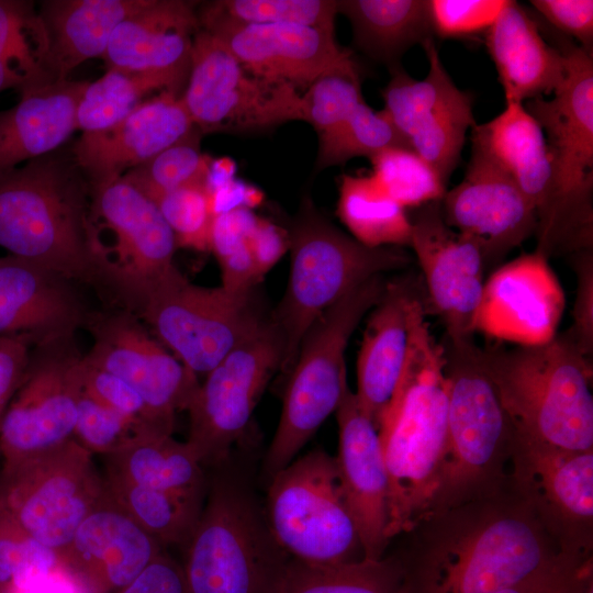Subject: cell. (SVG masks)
<instances>
[{
    "label": "cell",
    "mask_w": 593,
    "mask_h": 593,
    "mask_svg": "<svg viewBox=\"0 0 593 593\" xmlns=\"http://www.w3.org/2000/svg\"><path fill=\"white\" fill-rule=\"evenodd\" d=\"M79 171L76 164L45 155L1 177L0 247L101 291L90 187Z\"/></svg>",
    "instance_id": "3957f363"
},
{
    "label": "cell",
    "mask_w": 593,
    "mask_h": 593,
    "mask_svg": "<svg viewBox=\"0 0 593 593\" xmlns=\"http://www.w3.org/2000/svg\"><path fill=\"white\" fill-rule=\"evenodd\" d=\"M566 75L550 99L524 104L547 144L553 195L546 222L536 231L537 247L549 259L592 249L593 243V55L558 38Z\"/></svg>",
    "instance_id": "5b68a950"
},
{
    "label": "cell",
    "mask_w": 593,
    "mask_h": 593,
    "mask_svg": "<svg viewBox=\"0 0 593 593\" xmlns=\"http://www.w3.org/2000/svg\"><path fill=\"white\" fill-rule=\"evenodd\" d=\"M288 244L289 282L269 318L282 339L283 374L292 370L304 335L324 311L370 278L411 262L402 247L363 246L331 224L309 200L288 232Z\"/></svg>",
    "instance_id": "52a82bcc"
},
{
    "label": "cell",
    "mask_w": 593,
    "mask_h": 593,
    "mask_svg": "<svg viewBox=\"0 0 593 593\" xmlns=\"http://www.w3.org/2000/svg\"><path fill=\"white\" fill-rule=\"evenodd\" d=\"M200 135L195 131L122 178L153 201L186 186L209 183L211 161L200 149Z\"/></svg>",
    "instance_id": "7bdbcfd3"
},
{
    "label": "cell",
    "mask_w": 593,
    "mask_h": 593,
    "mask_svg": "<svg viewBox=\"0 0 593 593\" xmlns=\"http://www.w3.org/2000/svg\"><path fill=\"white\" fill-rule=\"evenodd\" d=\"M410 220V247L423 273L427 312L439 317L446 338H472L485 282L480 247L447 225L440 201L417 208Z\"/></svg>",
    "instance_id": "ffe728a7"
},
{
    "label": "cell",
    "mask_w": 593,
    "mask_h": 593,
    "mask_svg": "<svg viewBox=\"0 0 593 593\" xmlns=\"http://www.w3.org/2000/svg\"><path fill=\"white\" fill-rule=\"evenodd\" d=\"M424 296L413 279L393 280L370 310L357 358L355 394L377 429L406 362L413 310Z\"/></svg>",
    "instance_id": "83f0119b"
},
{
    "label": "cell",
    "mask_w": 593,
    "mask_h": 593,
    "mask_svg": "<svg viewBox=\"0 0 593 593\" xmlns=\"http://www.w3.org/2000/svg\"><path fill=\"white\" fill-rule=\"evenodd\" d=\"M86 328L93 338L86 361L122 379L174 426L176 414L189 407L200 384L198 376L127 310L91 313Z\"/></svg>",
    "instance_id": "d6986e66"
},
{
    "label": "cell",
    "mask_w": 593,
    "mask_h": 593,
    "mask_svg": "<svg viewBox=\"0 0 593 593\" xmlns=\"http://www.w3.org/2000/svg\"><path fill=\"white\" fill-rule=\"evenodd\" d=\"M149 0H54L40 15L48 35L46 67L53 80L67 79L81 63L103 57L116 26Z\"/></svg>",
    "instance_id": "d6a6232c"
},
{
    "label": "cell",
    "mask_w": 593,
    "mask_h": 593,
    "mask_svg": "<svg viewBox=\"0 0 593 593\" xmlns=\"http://www.w3.org/2000/svg\"><path fill=\"white\" fill-rule=\"evenodd\" d=\"M74 337L32 347L30 361L0 423L2 463L43 454L74 439L82 392L83 354Z\"/></svg>",
    "instance_id": "9a60e30c"
},
{
    "label": "cell",
    "mask_w": 593,
    "mask_h": 593,
    "mask_svg": "<svg viewBox=\"0 0 593 593\" xmlns=\"http://www.w3.org/2000/svg\"><path fill=\"white\" fill-rule=\"evenodd\" d=\"M111 497L161 546L183 547L203 507L204 493H176L148 489L104 474Z\"/></svg>",
    "instance_id": "8d00e7d4"
},
{
    "label": "cell",
    "mask_w": 593,
    "mask_h": 593,
    "mask_svg": "<svg viewBox=\"0 0 593 593\" xmlns=\"http://www.w3.org/2000/svg\"><path fill=\"white\" fill-rule=\"evenodd\" d=\"M508 0H429L434 33L463 38L485 33Z\"/></svg>",
    "instance_id": "f907efd6"
},
{
    "label": "cell",
    "mask_w": 593,
    "mask_h": 593,
    "mask_svg": "<svg viewBox=\"0 0 593 593\" xmlns=\"http://www.w3.org/2000/svg\"><path fill=\"white\" fill-rule=\"evenodd\" d=\"M395 147L410 148L388 115L362 100L346 120L318 137L315 170L344 165L355 157L371 159Z\"/></svg>",
    "instance_id": "ab89813d"
},
{
    "label": "cell",
    "mask_w": 593,
    "mask_h": 593,
    "mask_svg": "<svg viewBox=\"0 0 593 593\" xmlns=\"http://www.w3.org/2000/svg\"><path fill=\"white\" fill-rule=\"evenodd\" d=\"M514 429L567 450H593L592 362L566 334L537 346L480 347Z\"/></svg>",
    "instance_id": "277c9868"
},
{
    "label": "cell",
    "mask_w": 593,
    "mask_h": 593,
    "mask_svg": "<svg viewBox=\"0 0 593 593\" xmlns=\"http://www.w3.org/2000/svg\"><path fill=\"white\" fill-rule=\"evenodd\" d=\"M135 315L197 376H205L269 321L262 316L253 290L197 286L178 269L149 294Z\"/></svg>",
    "instance_id": "7c38bea8"
},
{
    "label": "cell",
    "mask_w": 593,
    "mask_h": 593,
    "mask_svg": "<svg viewBox=\"0 0 593 593\" xmlns=\"http://www.w3.org/2000/svg\"><path fill=\"white\" fill-rule=\"evenodd\" d=\"M198 131L180 97L170 91L143 101L115 125L82 133L75 164L90 187L112 182Z\"/></svg>",
    "instance_id": "d4e9b609"
},
{
    "label": "cell",
    "mask_w": 593,
    "mask_h": 593,
    "mask_svg": "<svg viewBox=\"0 0 593 593\" xmlns=\"http://www.w3.org/2000/svg\"><path fill=\"white\" fill-rule=\"evenodd\" d=\"M370 160L374 182L404 209L440 201L447 191L437 172L410 148H390Z\"/></svg>",
    "instance_id": "ee69618b"
},
{
    "label": "cell",
    "mask_w": 593,
    "mask_h": 593,
    "mask_svg": "<svg viewBox=\"0 0 593 593\" xmlns=\"http://www.w3.org/2000/svg\"><path fill=\"white\" fill-rule=\"evenodd\" d=\"M15 593H89L61 564L29 580Z\"/></svg>",
    "instance_id": "91938a15"
},
{
    "label": "cell",
    "mask_w": 593,
    "mask_h": 593,
    "mask_svg": "<svg viewBox=\"0 0 593 593\" xmlns=\"http://www.w3.org/2000/svg\"><path fill=\"white\" fill-rule=\"evenodd\" d=\"M87 82L64 79L20 90V101L0 112V178L69 138Z\"/></svg>",
    "instance_id": "4dcf8cb0"
},
{
    "label": "cell",
    "mask_w": 593,
    "mask_h": 593,
    "mask_svg": "<svg viewBox=\"0 0 593 593\" xmlns=\"http://www.w3.org/2000/svg\"><path fill=\"white\" fill-rule=\"evenodd\" d=\"M564 309L563 289L548 258L522 255L484 282L474 333L517 346H537L557 335Z\"/></svg>",
    "instance_id": "603a6c76"
},
{
    "label": "cell",
    "mask_w": 593,
    "mask_h": 593,
    "mask_svg": "<svg viewBox=\"0 0 593 593\" xmlns=\"http://www.w3.org/2000/svg\"><path fill=\"white\" fill-rule=\"evenodd\" d=\"M338 1L221 0L198 11L199 19L243 24H300L335 31Z\"/></svg>",
    "instance_id": "60d3db41"
},
{
    "label": "cell",
    "mask_w": 593,
    "mask_h": 593,
    "mask_svg": "<svg viewBox=\"0 0 593 593\" xmlns=\"http://www.w3.org/2000/svg\"><path fill=\"white\" fill-rule=\"evenodd\" d=\"M428 61L417 80L402 67L391 71L382 91V111L406 141L447 182L459 164L466 136L474 121L472 97L459 89L447 72L434 38L422 44Z\"/></svg>",
    "instance_id": "ac0fdd59"
},
{
    "label": "cell",
    "mask_w": 593,
    "mask_h": 593,
    "mask_svg": "<svg viewBox=\"0 0 593 593\" xmlns=\"http://www.w3.org/2000/svg\"><path fill=\"white\" fill-rule=\"evenodd\" d=\"M592 557L563 552L548 567L496 593H575L593 574Z\"/></svg>",
    "instance_id": "816d5d0a"
},
{
    "label": "cell",
    "mask_w": 593,
    "mask_h": 593,
    "mask_svg": "<svg viewBox=\"0 0 593 593\" xmlns=\"http://www.w3.org/2000/svg\"><path fill=\"white\" fill-rule=\"evenodd\" d=\"M283 355L281 336L270 320L227 354L199 384L188 407L187 443L203 467L226 460Z\"/></svg>",
    "instance_id": "2e32d148"
},
{
    "label": "cell",
    "mask_w": 593,
    "mask_h": 593,
    "mask_svg": "<svg viewBox=\"0 0 593 593\" xmlns=\"http://www.w3.org/2000/svg\"><path fill=\"white\" fill-rule=\"evenodd\" d=\"M440 210L448 226L478 244L485 268L536 232L529 200L506 172L474 148L462 180L446 191Z\"/></svg>",
    "instance_id": "44dd1931"
},
{
    "label": "cell",
    "mask_w": 593,
    "mask_h": 593,
    "mask_svg": "<svg viewBox=\"0 0 593 593\" xmlns=\"http://www.w3.org/2000/svg\"><path fill=\"white\" fill-rule=\"evenodd\" d=\"M257 219L249 208L243 205L216 213L211 227L210 251L219 260L248 246Z\"/></svg>",
    "instance_id": "11a10c76"
},
{
    "label": "cell",
    "mask_w": 593,
    "mask_h": 593,
    "mask_svg": "<svg viewBox=\"0 0 593 593\" xmlns=\"http://www.w3.org/2000/svg\"><path fill=\"white\" fill-rule=\"evenodd\" d=\"M27 86H32V83L21 69L10 59L0 55V92L10 88L22 90Z\"/></svg>",
    "instance_id": "94428289"
},
{
    "label": "cell",
    "mask_w": 593,
    "mask_h": 593,
    "mask_svg": "<svg viewBox=\"0 0 593 593\" xmlns=\"http://www.w3.org/2000/svg\"><path fill=\"white\" fill-rule=\"evenodd\" d=\"M48 35L31 2L0 0V55L14 63L32 86L52 79L46 59Z\"/></svg>",
    "instance_id": "b9f144b4"
},
{
    "label": "cell",
    "mask_w": 593,
    "mask_h": 593,
    "mask_svg": "<svg viewBox=\"0 0 593 593\" xmlns=\"http://www.w3.org/2000/svg\"><path fill=\"white\" fill-rule=\"evenodd\" d=\"M573 269L577 275V294L572 310V325L566 332L580 351L589 359L593 351V256L592 249L575 253Z\"/></svg>",
    "instance_id": "db71d44e"
},
{
    "label": "cell",
    "mask_w": 593,
    "mask_h": 593,
    "mask_svg": "<svg viewBox=\"0 0 593 593\" xmlns=\"http://www.w3.org/2000/svg\"><path fill=\"white\" fill-rule=\"evenodd\" d=\"M59 564L58 555L30 536L0 504V593H15Z\"/></svg>",
    "instance_id": "bcb514c9"
},
{
    "label": "cell",
    "mask_w": 593,
    "mask_h": 593,
    "mask_svg": "<svg viewBox=\"0 0 593 593\" xmlns=\"http://www.w3.org/2000/svg\"><path fill=\"white\" fill-rule=\"evenodd\" d=\"M575 593H593V574L583 581Z\"/></svg>",
    "instance_id": "6125c7cd"
},
{
    "label": "cell",
    "mask_w": 593,
    "mask_h": 593,
    "mask_svg": "<svg viewBox=\"0 0 593 593\" xmlns=\"http://www.w3.org/2000/svg\"><path fill=\"white\" fill-rule=\"evenodd\" d=\"M337 11L349 20L356 47L390 72L410 48L435 35L429 0H340Z\"/></svg>",
    "instance_id": "836d02e7"
},
{
    "label": "cell",
    "mask_w": 593,
    "mask_h": 593,
    "mask_svg": "<svg viewBox=\"0 0 593 593\" xmlns=\"http://www.w3.org/2000/svg\"><path fill=\"white\" fill-rule=\"evenodd\" d=\"M337 215L357 242L370 248L411 245L405 209L381 191L370 175L340 177Z\"/></svg>",
    "instance_id": "d590c367"
},
{
    "label": "cell",
    "mask_w": 593,
    "mask_h": 593,
    "mask_svg": "<svg viewBox=\"0 0 593 593\" xmlns=\"http://www.w3.org/2000/svg\"><path fill=\"white\" fill-rule=\"evenodd\" d=\"M104 491L92 454L75 439L0 469V504L59 555Z\"/></svg>",
    "instance_id": "4fadbf2b"
},
{
    "label": "cell",
    "mask_w": 593,
    "mask_h": 593,
    "mask_svg": "<svg viewBox=\"0 0 593 593\" xmlns=\"http://www.w3.org/2000/svg\"><path fill=\"white\" fill-rule=\"evenodd\" d=\"M343 491L355 522L363 559L384 557L389 544V480L373 422L348 389L336 410Z\"/></svg>",
    "instance_id": "484cf974"
},
{
    "label": "cell",
    "mask_w": 593,
    "mask_h": 593,
    "mask_svg": "<svg viewBox=\"0 0 593 593\" xmlns=\"http://www.w3.org/2000/svg\"><path fill=\"white\" fill-rule=\"evenodd\" d=\"M171 228L178 247L210 251L213 217L209 183L186 186L154 201Z\"/></svg>",
    "instance_id": "7dc6e473"
},
{
    "label": "cell",
    "mask_w": 593,
    "mask_h": 593,
    "mask_svg": "<svg viewBox=\"0 0 593 593\" xmlns=\"http://www.w3.org/2000/svg\"><path fill=\"white\" fill-rule=\"evenodd\" d=\"M82 390L153 435H172L174 426L158 417L122 379L88 363L83 355Z\"/></svg>",
    "instance_id": "681fc988"
},
{
    "label": "cell",
    "mask_w": 593,
    "mask_h": 593,
    "mask_svg": "<svg viewBox=\"0 0 593 593\" xmlns=\"http://www.w3.org/2000/svg\"><path fill=\"white\" fill-rule=\"evenodd\" d=\"M90 217L101 292L137 314L177 270L175 235L157 204L122 177L90 187Z\"/></svg>",
    "instance_id": "9c48e42d"
},
{
    "label": "cell",
    "mask_w": 593,
    "mask_h": 593,
    "mask_svg": "<svg viewBox=\"0 0 593 593\" xmlns=\"http://www.w3.org/2000/svg\"><path fill=\"white\" fill-rule=\"evenodd\" d=\"M471 148L513 179L534 206L537 231L551 210L552 168L545 134L524 103L506 101L499 115L475 124L471 128Z\"/></svg>",
    "instance_id": "1f68e13d"
},
{
    "label": "cell",
    "mask_w": 593,
    "mask_h": 593,
    "mask_svg": "<svg viewBox=\"0 0 593 593\" xmlns=\"http://www.w3.org/2000/svg\"><path fill=\"white\" fill-rule=\"evenodd\" d=\"M195 8L191 1L149 0L113 31L102 57L108 68L188 79L193 35L200 27Z\"/></svg>",
    "instance_id": "f1b7e54d"
},
{
    "label": "cell",
    "mask_w": 593,
    "mask_h": 593,
    "mask_svg": "<svg viewBox=\"0 0 593 593\" xmlns=\"http://www.w3.org/2000/svg\"><path fill=\"white\" fill-rule=\"evenodd\" d=\"M187 79L164 71L108 68L98 80L87 82L76 114L77 130L96 133L131 114L153 91H177Z\"/></svg>",
    "instance_id": "74e56055"
},
{
    "label": "cell",
    "mask_w": 593,
    "mask_h": 593,
    "mask_svg": "<svg viewBox=\"0 0 593 593\" xmlns=\"http://www.w3.org/2000/svg\"><path fill=\"white\" fill-rule=\"evenodd\" d=\"M164 550L104 486L58 558L89 593H118Z\"/></svg>",
    "instance_id": "cb8c5ba5"
},
{
    "label": "cell",
    "mask_w": 593,
    "mask_h": 593,
    "mask_svg": "<svg viewBox=\"0 0 593 593\" xmlns=\"http://www.w3.org/2000/svg\"><path fill=\"white\" fill-rule=\"evenodd\" d=\"M118 593H188L181 563L165 550Z\"/></svg>",
    "instance_id": "9f6ffc18"
},
{
    "label": "cell",
    "mask_w": 593,
    "mask_h": 593,
    "mask_svg": "<svg viewBox=\"0 0 593 593\" xmlns=\"http://www.w3.org/2000/svg\"><path fill=\"white\" fill-rule=\"evenodd\" d=\"M74 282L34 262L0 257V336L33 346L74 337L91 315Z\"/></svg>",
    "instance_id": "4316f807"
},
{
    "label": "cell",
    "mask_w": 593,
    "mask_h": 593,
    "mask_svg": "<svg viewBox=\"0 0 593 593\" xmlns=\"http://www.w3.org/2000/svg\"><path fill=\"white\" fill-rule=\"evenodd\" d=\"M153 435L100 403L83 390L78 400L74 439L93 454H114L134 441Z\"/></svg>",
    "instance_id": "c3c4849f"
},
{
    "label": "cell",
    "mask_w": 593,
    "mask_h": 593,
    "mask_svg": "<svg viewBox=\"0 0 593 593\" xmlns=\"http://www.w3.org/2000/svg\"><path fill=\"white\" fill-rule=\"evenodd\" d=\"M484 35L506 101L545 98L562 82V53L546 42L537 22L516 1H508Z\"/></svg>",
    "instance_id": "f546056e"
},
{
    "label": "cell",
    "mask_w": 593,
    "mask_h": 593,
    "mask_svg": "<svg viewBox=\"0 0 593 593\" xmlns=\"http://www.w3.org/2000/svg\"><path fill=\"white\" fill-rule=\"evenodd\" d=\"M188 593H272L287 556L239 488L212 483L183 546Z\"/></svg>",
    "instance_id": "30bf717a"
},
{
    "label": "cell",
    "mask_w": 593,
    "mask_h": 593,
    "mask_svg": "<svg viewBox=\"0 0 593 593\" xmlns=\"http://www.w3.org/2000/svg\"><path fill=\"white\" fill-rule=\"evenodd\" d=\"M272 593H401V575L393 555L329 566L287 558Z\"/></svg>",
    "instance_id": "f35d334b"
},
{
    "label": "cell",
    "mask_w": 593,
    "mask_h": 593,
    "mask_svg": "<svg viewBox=\"0 0 593 593\" xmlns=\"http://www.w3.org/2000/svg\"><path fill=\"white\" fill-rule=\"evenodd\" d=\"M362 100L357 65L328 71L301 93L302 121L320 137L346 120Z\"/></svg>",
    "instance_id": "f6af8a7d"
},
{
    "label": "cell",
    "mask_w": 593,
    "mask_h": 593,
    "mask_svg": "<svg viewBox=\"0 0 593 593\" xmlns=\"http://www.w3.org/2000/svg\"><path fill=\"white\" fill-rule=\"evenodd\" d=\"M248 247L262 277L289 248L288 234L269 221L258 217L249 236Z\"/></svg>",
    "instance_id": "680465c9"
},
{
    "label": "cell",
    "mask_w": 593,
    "mask_h": 593,
    "mask_svg": "<svg viewBox=\"0 0 593 593\" xmlns=\"http://www.w3.org/2000/svg\"><path fill=\"white\" fill-rule=\"evenodd\" d=\"M180 99L201 134L254 133L302 121L301 93L294 87L248 71L201 27L193 35Z\"/></svg>",
    "instance_id": "5bb4252c"
},
{
    "label": "cell",
    "mask_w": 593,
    "mask_h": 593,
    "mask_svg": "<svg viewBox=\"0 0 593 593\" xmlns=\"http://www.w3.org/2000/svg\"><path fill=\"white\" fill-rule=\"evenodd\" d=\"M376 276L324 311L304 335L283 395L278 427L265 459L275 475L294 457L339 406L346 391L345 350L351 334L385 288Z\"/></svg>",
    "instance_id": "ba28073f"
},
{
    "label": "cell",
    "mask_w": 593,
    "mask_h": 593,
    "mask_svg": "<svg viewBox=\"0 0 593 593\" xmlns=\"http://www.w3.org/2000/svg\"><path fill=\"white\" fill-rule=\"evenodd\" d=\"M394 558L401 593H496L564 551L510 480L501 490L429 514Z\"/></svg>",
    "instance_id": "6da1fadb"
},
{
    "label": "cell",
    "mask_w": 593,
    "mask_h": 593,
    "mask_svg": "<svg viewBox=\"0 0 593 593\" xmlns=\"http://www.w3.org/2000/svg\"><path fill=\"white\" fill-rule=\"evenodd\" d=\"M267 528L290 559L317 566L363 558L336 457L315 449L271 477Z\"/></svg>",
    "instance_id": "8fae6325"
},
{
    "label": "cell",
    "mask_w": 593,
    "mask_h": 593,
    "mask_svg": "<svg viewBox=\"0 0 593 593\" xmlns=\"http://www.w3.org/2000/svg\"><path fill=\"white\" fill-rule=\"evenodd\" d=\"M529 3L551 26L575 38L586 52H593L592 0H532Z\"/></svg>",
    "instance_id": "f5cc1de1"
},
{
    "label": "cell",
    "mask_w": 593,
    "mask_h": 593,
    "mask_svg": "<svg viewBox=\"0 0 593 593\" xmlns=\"http://www.w3.org/2000/svg\"><path fill=\"white\" fill-rule=\"evenodd\" d=\"M199 26L216 37L248 71L286 82L298 91L328 71L356 65L353 53L336 42L331 30L211 19H199Z\"/></svg>",
    "instance_id": "7402d4cb"
},
{
    "label": "cell",
    "mask_w": 593,
    "mask_h": 593,
    "mask_svg": "<svg viewBox=\"0 0 593 593\" xmlns=\"http://www.w3.org/2000/svg\"><path fill=\"white\" fill-rule=\"evenodd\" d=\"M105 474L148 489L204 493L203 466L187 441L172 435L149 436L104 456Z\"/></svg>",
    "instance_id": "e575fe53"
},
{
    "label": "cell",
    "mask_w": 593,
    "mask_h": 593,
    "mask_svg": "<svg viewBox=\"0 0 593 593\" xmlns=\"http://www.w3.org/2000/svg\"><path fill=\"white\" fill-rule=\"evenodd\" d=\"M449 381L448 435L427 516L492 494L510 480L514 426L472 338L444 337ZM421 521V519H419Z\"/></svg>",
    "instance_id": "8992f818"
},
{
    "label": "cell",
    "mask_w": 593,
    "mask_h": 593,
    "mask_svg": "<svg viewBox=\"0 0 593 593\" xmlns=\"http://www.w3.org/2000/svg\"><path fill=\"white\" fill-rule=\"evenodd\" d=\"M32 347L24 337L0 336V423L25 373Z\"/></svg>",
    "instance_id": "6f0895ef"
},
{
    "label": "cell",
    "mask_w": 593,
    "mask_h": 593,
    "mask_svg": "<svg viewBox=\"0 0 593 593\" xmlns=\"http://www.w3.org/2000/svg\"><path fill=\"white\" fill-rule=\"evenodd\" d=\"M510 482L568 553L593 556V450L557 448L514 432Z\"/></svg>",
    "instance_id": "e0dca14e"
},
{
    "label": "cell",
    "mask_w": 593,
    "mask_h": 593,
    "mask_svg": "<svg viewBox=\"0 0 593 593\" xmlns=\"http://www.w3.org/2000/svg\"><path fill=\"white\" fill-rule=\"evenodd\" d=\"M426 313L424 296L413 310L404 369L378 423L389 480V540L409 532L427 513L447 444L446 359Z\"/></svg>",
    "instance_id": "7a4b0ae2"
}]
</instances>
